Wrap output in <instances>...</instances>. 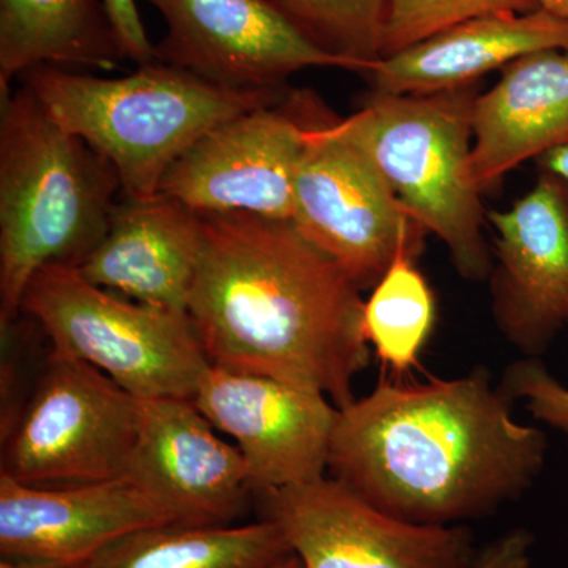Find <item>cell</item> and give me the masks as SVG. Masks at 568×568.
Masks as SVG:
<instances>
[{
  "label": "cell",
  "instance_id": "obj_8",
  "mask_svg": "<svg viewBox=\"0 0 568 568\" xmlns=\"http://www.w3.org/2000/svg\"><path fill=\"white\" fill-rule=\"evenodd\" d=\"M334 122L335 115L313 95L291 223L362 291L373 290L398 257L417 261L428 231Z\"/></svg>",
  "mask_w": 568,
  "mask_h": 568
},
{
  "label": "cell",
  "instance_id": "obj_5",
  "mask_svg": "<svg viewBox=\"0 0 568 568\" xmlns=\"http://www.w3.org/2000/svg\"><path fill=\"white\" fill-rule=\"evenodd\" d=\"M477 97L476 84L429 95L369 92L334 125L375 163L406 212L443 241L458 274L480 283L491 274L493 252L473 171Z\"/></svg>",
  "mask_w": 568,
  "mask_h": 568
},
{
  "label": "cell",
  "instance_id": "obj_27",
  "mask_svg": "<svg viewBox=\"0 0 568 568\" xmlns=\"http://www.w3.org/2000/svg\"><path fill=\"white\" fill-rule=\"evenodd\" d=\"M537 166L540 171H548V173L568 179V145L545 153L544 156L537 160Z\"/></svg>",
  "mask_w": 568,
  "mask_h": 568
},
{
  "label": "cell",
  "instance_id": "obj_12",
  "mask_svg": "<svg viewBox=\"0 0 568 568\" xmlns=\"http://www.w3.org/2000/svg\"><path fill=\"white\" fill-rule=\"evenodd\" d=\"M487 220L493 321L508 345L541 357L568 328V179L540 171L525 196Z\"/></svg>",
  "mask_w": 568,
  "mask_h": 568
},
{
  "label": "cell",
  "instance_id": "obj_13",
  "mask_svg": "<svg viewBox=\"0 0 568 568\" xmlns=\"http://www.w3.org/2000/svg\"><path fill=\"white\" fill-rule=\"evenodd\" d=\"M193 403L233 437L256 495L325 477L338 407L320 392L211 365Z\"/></svg>",
  "mask_w": 568,
  "mask_h": 568
},
{
  "label": "cell",
  "instance_id": "obj_20",
  "mask_svg": "<svg viewBox=\"0 0 568 568\" xmlns=\"http://www.w3.org/2000/svg\"><path fill=\"white\" fill-rule=\"evenodd\" d=\"M267 519L246 525H163L112 541L81 568H268L290 555Z\"/></svg>",
  "mask_w": 568,
  "mask_h": 568
},
{
  "label": "cell",
  "instance_id": "obj_2",
  "mask_svg": "<svg viewBox=\"0 0 568 568\" xmlns=\"http://www.w3.org/2000/svg\"><path fill=\"white\" fill-rule=\"evenodd\" d=\"M189 315L212 366L355 399L369 364L362 290L291 222L201 213Z\"/></svg>",
  "mask_w": 568,
  "mask_h": 568
},
{
  "label": "cell",
  "instance_id": "obj_4",
  "mask_svg": "<svg viewBox=\"0 0 568 568\" xmlns=\"http://www.w3.org/2000/svg\"><path fill=\"white\" fill-rule=\"evenodd\" d=\"M22 80L62 129L110 160L130 200L160 194L164 175L205 133L290 92L235 91L160 61L121 78L41 65Z\"/></svg>",
  "mask_w": 568,
  "mask_h": 568
},
{
  "label": "cell",
  "instance_id": "obj_28",
  "mask_svg": "<svg viewBox=\"0 0 568 568\" xmlns=\"http://www.w3.org/2000/svg\"><path fill=\"white\" fill-rule=\"evenodd\" d=\"M0 568H81L70 564L52 562V560L0 558Z\"/></svg>",
  "mask_w": 568,
  "mask_h": 568
},
{
  "label": "cell",
  "instance_id": "obj_16",
  "mask_svg": "<svg viewBox=\"0 0 568 568\" xmlns=\"http://www.w3.org/2000/svg\"><path fill=\"white\" fill-rule=\"evenodd\" d=\"M203 244L201 213L162 193L149 200L123 197L106 234L78 271L132 301L189 313Z\"/></svg>",
  "mask_w": 568,
  "mask_h": 568
},
{
  "label": "cell",
  "instance_id": "obj_26",
  "mask_svg": "<svg viewBox=\"0 0 568 568\" xmlns=\"http://www.w3.org/2000/svg\"><path fill=\"white\" fill-rule=\"evenodd\" d=\"M532 547L529 530L511 529L477 549L469 568H532Z\"/></svg>",
  "mask_w": 568,
  "mask_h": 568
},
{
  "label": "cell",
  "instance_id": "obj_1",
  "mask_svg": "<svg viewBox=\"0 0 568 568\" xmlns=\"http://www.w3.org/2000/svg\"><path fill=\"white\" fill-rule=\"evenodd\" d=\"M511 403L481 365L454 379H381L338 407L328 474L417 525L487 517L525 495L547 459V436L519 424Z\"/></svg>",
  "mask_w": 568,
  "mask_h": 568
},
{
  "label": "cell",
  "instance_id": "obj_11",
  "mask_svg": "<svg viewBox=\"0 0 568 568\" xmlns=\"http://www.w3.org/2000/svg\"><path fill=\"white\" fill-rule=\"evenodd\" d=\"M166 32L155 61L235 91H280L305 69L345 62L305 39L267 0H145Z\"/></svg>",
  "mask_w": 568,
  "mask_h": 568
},
{
  "label": "cell",
  "instance_id": "obj_18",
  "mask_svg": "<svg viewBox=\"0 0 568 568\" xmlns=\"http://www.w3.org/2000/svg\"><path fill=\"white\" fill-rule=\"evenodd\" d=\"M473 171L481 192L528 160L568 145V50L523 55L473 112Z\"/></svg>",
  "mask_w": 568,
  "mask_h": 568
},
{
  "label": "cell",
  "instance_id": "obj_6",
  "mask_svg": "<svg viewBox=\"0 0 568 568\" xmlns=\"http://www.w3.org/2000/svg\"><path fill=\"white\" fill-rule=\"evenodd\" d=\"M55 354L95 366L136 398L193 402L211 366L185 312L97 286L73 265H47L22 298Z\"/></svg>",
  "mask_w": 568,
  "mask_h": 568
},
{
  "label": "cell",
  "instance_id": "obj_7",
  "mask_svg": "<svg viewBox=\"0 0 568 568\" xmlns=\"http://www.w3.org/2000/svg\"><path fill=\"white\" fill-rule=\"evenodd\" d=\"M140 402L95 366L50 349L2 440L0 473L33 487L125 477Z\"/></svg>",
  "mask_w": 568,
  "mask_h": 568
},
{
  "label": "cell",
  "instance_id": "obj_30",
  "mask_svg": "<svg viewBox=\"0 0 568 568\" xmlns=\"http://www.w3.org/2000/svg\"><path fill=\"white\" fill-rule=\"evenodd\" d=\"M268 568H304V566H302L301 559H298L294 552H290V555L284 556L278 562H275L274 566Z\"/></svg>",
  "mask_w": 568,
  "mask_h": 568
},
{
  "label": "cell",
  "instance_id": "obj_9",
  "mask_svg": "<svg viewBox=\"0 0 568 568\" xmlns=\"http://www.w3.org/2000/svg\"><path fill=\"white\" fill-rule=\"evenodd\" d=\"M254 507L304 568H469L477 555L466 526L392 517L332 477L257 493Z\"/></svg>",
  "mask_w": 568,
  "mask_h": 568
},
{
  "label": "cell",
  "instance_id": "obj_23",
  "mask_svg": "<svg viewBox=\"0 0 568 568\" xmlns=\"http://www.w3.org/2000/svg\"><path fill=\"white\" fill-rule=\"evenodd\" d=\"M532 10L529 0H386L383 58L474 18Z\"/></svg>",
  "mask_w": 568,
  "mask_h": 568
},
{
  "label": "cell",
  "instance_id": "obj_3",
  "mask_svg": "<svg viewBox=\"0 0 568 568\" xmlns=\"http://www.w3.org/2000/svg\"><path fill=\"white\" fill-rule=\"evenodd\" d=\"M0 325L33 276L99 245L122 193L110 160L48 114L28 85L0 97Z\"/></svg>",
  "mask_w": 568,
  "mask_h": 568
},
{
  "label": "cell",
  "instance_id": "obj_10",
  "mask_svg": "<svg viewBox=\"0 0 568 568\" xmlns=\"http://www.w3.org/2000/svg\"><path fill=\"white\" fill-rule=\"evenodd\" d=\"M313 93L235 115L194 142L160 193L197 213L245 212L291 222Z\"/></svg>",
  "mask_w": 568,
  "mask_h": 568
},
{
  "label": "cell",
  "instance_id": "obj_15",
  "mask_svg": "<svg viewBox=\"0 0 568 568\" xmlns=\"http://www.w3.org/2000/svg\"><path fill=\"white\" fill-rule=\"evenodd\" d=\"M163 525L181 521L129 476L33 487L0 473V558L82 566L112 541Z\"/></svg>",
  "mask_w": 568,
  "mask_h": 568
},
{
  "label": "cell",
  "instance_id": "obj_19",
  "mask_svg": "<svg viewBox=\"0 0 568 568\" xmlns=\"http://www.w3.org/2000/svg\"><path fill=\"white\" fill-rule=\"evenodd\" d=\"M122 61L103 0H0V97L37 67L112 70Z\"/></svg>",
  "mask_w": 568,
  "mask_h": 568
},
{
  "label": "cell",
  "instance_id": "obj_24",
  "mask_svg": "<svg viewBox=\"0 0 568 568\" xmlns=\"http://www.w3.org/2000/svg\"><path fill=\"white\" fill-rule=\"evenodd\" d=\"M499 386L511 402H525L534 418L568 437V388L540 357H523L508 365Z\"/></svg>",
  "mask_w": 568,
  "mask_h": 568
},
{
  "label": "cell",
  "instance_id": "obj_22",
  "mask_svg": "<svg viewBox=\"0 0 568 568\" xmlns=\"http://www.w3.org/2000/svg\"><path fill=\"white\" fill-rule=\"evenodd\" d=\"M306 40L368 73L383 59L386 0H267Z\"/></svg>",
  "mask_w": 568,
  "mask_h": 568
},
{
  "label": "cell",
  "instance_id": "obj_25",
  "mask_svg": "<svg viewBox=\"0 0 568 568\" xmlns=\"http://www.w3.org/2000/svg\"><path fill=\"white\" fill-rule=\"evenodd\" d=\"M121 41L123 55L136 65L155 61V44L149 40L136 0H103Z\"/></svg>",
  "mask_w": 568,
  "mask_h": 568
},
{
  "label": "cell",
  "instance_id": "obj_14",
  "mask_svg": "<svg viewBox=\"0 0 568 568\" xmlns=\"http://www.w3.org/2000/svg\"><path fill=\"white\" fill-rule=\"evenodd\" d=\"M140 433L129 476L181 525H233L254 506L252 474L237 446L190 399L138 398Z\"/></svg>",
  "mask_w": 568,
  "mask_h": 568
},
{
  "label": "cell",
  "instance_id": "obj_17",
  "mask_svg": "<svg viewBox=\"0 0 568 568\" xmlns=\"http://www.w3.org/2000/svg\"><path fill=\"white\" fill-rule=\"evenodd\" d=\"M545 50H568L567 22L540 9L487 14L381 59L365 77L377 95H429L474 85Z\"/></svg>",
  "mask_w": 568,
  "mask_h": 568
},
{
  "label": "cell",
  "instance_id": "obj_21",
  "mask_svg": "<svg viewBox=\"0 0 568 568\" xmlns=\"http://www.w3.org/2000/svg\"><path fill=\"white\" fill-rule=\"evenodd\" d=\"M436 323V298L416 260L402 256L373 286L364 304L366 342L386 368L405 373L417 365Z\"/></svg>",
  "mask_w": 568,
  "mask_h": 568
},
{
  "label": "cell",
  "instance_id": "obj_29",
  "mask_svg": "<svg viewBox=\"0 0 568 568\" xmlns=\"http://www.w3.org/2000/svg\"><path fill=\"white\" fill-rule=\"evenodd\" d=\"M529 2L568 24V0H529Z\"/></svg>",
  "mask_w": 568,
  "mask_h": 568
}]
</instances>
